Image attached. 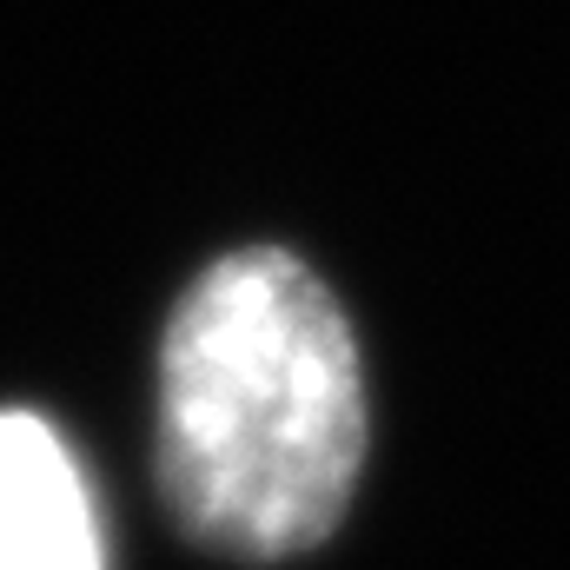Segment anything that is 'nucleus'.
<instances>
[{
    "mask_svg": "<svg viewBox=\"0 0 570 570\" xmlns=\"http://www.w3.org/2000/svg\"><path fill=\"white\" fill-rule=\"evenodd\" d=\"M365 358L338 292L285 246H239L179 292L159 338V491L239 564L325 544L365 471Z\"/></svg>",
    "mask_w": 570,
    "mask_h": 570,
    "instance_id": "f257e3e1",
    "label": "nucleus"
},
{
    "mask_svg": "<svg viewBox=\"0 0 570 570\" xmlns=\"http://www.w3.org/2000/svg\"><path fill=\"white\" fill-rule=\"evenodd\" d=\"M0 570H107L94 491L67 438L27 405L0 412Z\"/></svg>",
    "mask_w": 570,
    "mask_h": 570,
    "instance_id": "f03ea898",
    "label": "nucleus"
}]
</instances>
